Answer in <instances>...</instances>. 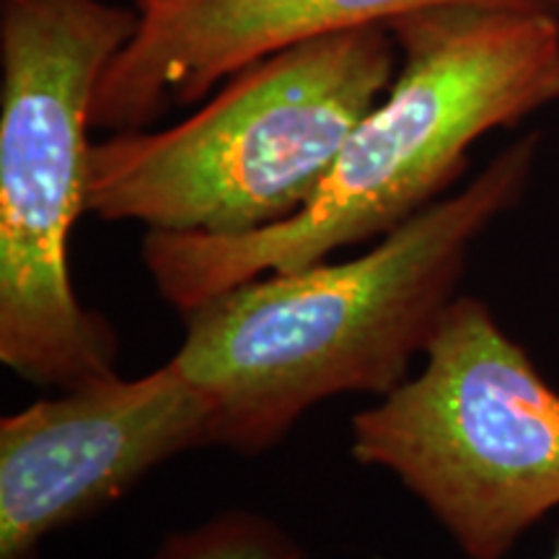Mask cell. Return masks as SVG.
Wrapping results in <instances>:
<instances>
[{"instance_id": "6da1fadb", "label": "cell", "mask_w": 559, "mask_h": 559, "mask_svg": "<svg viewBox=\"0 0 559 559\" xmlns=\"http://www.w3.org/2000/svg\"><path fill=\"white\" fill-rule=\"evenodd\" d=\"M539 132L502 148L366 254L270 272L187 313L174 362L218 407V445L262 453L319 402L386 396L409 379L481 236L526 198Z\"/></svg>"}, {"instance_id": "7a4b0ae2", "label": "cell", "mask_w": 559, "mask_h": 559, "mask_svg": "<svg viewBox=\"0 0 559 559\" xmlns=\"http://www.w3.org/2000/svg\"><path fill=\"white\" fill-rule=\"evenodd\" d=\"M389 29L400 70L309 205L243 236L145 234L153 288L181 317L249 280L383 239L445 198L481 138L559 102L557 13L432 9Z\"/></svg>"}, {"instance_id": "3957f363", "label": "cell", "mask_w": 559, "mask_h": 559, "mask_svg": "<svg viewBox=\"0 0 559 559\" xmlns=\"http://www.w3.org/2000/svg\"><path fill=\"white\" fill-rule=\"evenodd\" d=\"M396 70L400 47L383 24L283 47L171 128L91 143L86 213L205 236L288 221L309 205Z\"/></svg>"}, {"instance_id": "277c9868", "label": "cell", "mask_w": 559, "mask_h": 559, "mask_svg": "<svg viewBox=\"0 0 559 559\" xmlns=\"http://www.w3.org/2000/svg\"><path fill=\"white\" fill-rule=\"evenodd\" d=\"M138 26L107 0H3L0 9V360L37 386L115 376L117 337L70 280L86 213L91 104Z\"/></svg>"}, {"instance_id": "5b68a950", "label": "cell", "mask_w": 559, "mask_h": 559, "mask_svg": "<svg viewBox=\"0 0 559 559\" xmlns=\"http://www.w3.org/2000/svg\"><path fill=\"white\" fill-rule=\"evenodd\" d=\"M425 368L353 417V456L386 469L464 559H506L559 508V391L481 298L456 296Z\"/></svg>"}, {"instance_id": "8992f818", "label": "cell", "mask_w": 559, "mask_h": 559, "mask_svg": "<svg viewBox=\"0 0 559 559\" xmlns=\"http://www.w3.org/2000/svg\"><path fill=\"white\" fill-rule=\"evenodd\" d=\"M213 396L169 360L140 379L62 389L0 423V559L122 498L156 466L218 445Z\"/></svg>"}, {"instance_id": "52a82bcc", "label": "cell", "mask_w": 559, "mask_h": 559, "mask_svg": "<svg viewBox=\"0 0 559 559\" xmlns=\"http://www.w3.org/2000/svg\"><path fill=\"white\" fill-rule=\"evenodd\" d=\"M557 0H132L138 26L111 58L91 104V128L124 132L194 104L251 62L355 26L432 9L555 11Z\"/></svg>"}, {"instance_id": "ba28073f", "label": "cell", "mask_w": 559, "mask_h": 559, "mask_svg": "<svg viewBox=\"0 0 559 559\" xmlns=\"http://www.w3.org/2000/svg\"><path fill=\"white\" fill-rule=\"evenodd\" d=\"M153 559H306V551L267 515L226 510L200 526L174 531Z\"/></svg>"}, {"instance_id": "9c48e42d", "label": "cell", "mask_w": 559, "mask_h": 559, "mask_svg": "<svg viewBox=\"0 0 559 559\" xmlns=\"http://www.w3.org/2000/svg\"><path fill=\"white\" fill-rule=\"evenodd\" d=\"M547 559H559V536L555 539V547H551V551H549V557Z\"/></svg>"}, {"instance_id": "30bf717a", "label": "cell", "mask_w": 559, "mask_h": 559, "mask_svg": "<svg viewBox=\"0 0 559 559\" xmlns=\"http://www.w3.org/2000/svg\"><path fill=\"white\" fill-rule=\"evenodd\" d=\"M557 16H559V5H557Z\"/></svg>"}]
</instances>
